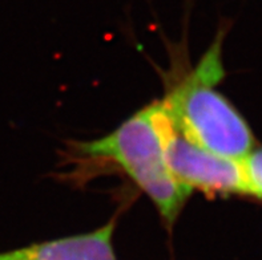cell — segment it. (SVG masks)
Returning <instances> with one entry per match:
<instances>
[{
	"label": "cell",
	"mask_w": 262,
	"mask_h": 260,
	"mask_svg": "<svg viewBox=\"0 0 262 260\" xmlns=\"http://www.w3.org/2000/svg\"><path fill=\"white\" fill-rule=\"evenodd\" d=\"M223 36L214 41L194 69L160 100L186 138L213 154L243 161L254 146L248 122L216 89L225 76Z\"/></svg>",
	"instance_id": "obj_1"
},
{
	"label": "cell",
	"mask_w": 262,
	"mask_h": 260,
	"mask_svg": "<svg viewBox=\"0 0 262 260\" xmlns=\"http://www.w3.org/2000/svg\"><path fill=\"white\" fill-rule=\"evenodd\" d=\"M113 222L92 232L32 244L0 254V260H117Z\"/></svg>",
	"instance_id": "obj_4"
},
{
	"label": "cell",
	"mask_w": 262,
	"mask_h": 260,
	"mask_svg": "<svg viewBox=\"0 0 262 260\" xmlns=\"http://www.w3.org/2000/svg\"><path fill=\"white\" fill-rule=\"evenodd\" d=\"M79 152L115 162L152 199L160 214L173 223L192 191L166 165L153 104L124 121L103 138L80 144Z\"/></svg>",
	"instance_id": "obj_2"
},
{
	"label": "cell",
	"mask_w": 262,
	"mask_h": 260,
	"mask_svg": "<svg viewBox=\"0 0 262 260\" xmlns=\"http://www.w3.org/2000/svg\"><path fill=\"white\" fill-rule=\"evenodd\" d=\"M248 195L262 199V148L252 150L241 161Z\"/></svg>",
	"instance_id": "obj_5"
},
{
	"label": "cell",
	"mask_w": 262,
	"mask_h": 260,
	"mask_svg": "<svg viewBox=\"0 0 262 260\" xmlns=\"http://www.w3.org/2000/svg\"><path fill=\"white\" fill-rule=\"evenodd\" d=\"M166 165L184 187L208 194H246L241 161L224 158L186 138L161 101L153 102Z\"/></svg>",
	"instance_id": "obj_3"
}]
</instances>
